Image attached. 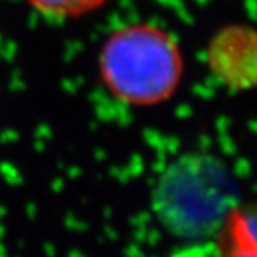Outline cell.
<instances>
[{
	"instance_id": "obj_3",
	"label": "cell",
	"mask_w": 257,
	"mask_h": 257,
	"mask_svg": "<svg viewBox=\"0 0 257 257\" xmlns=\"http://www.w3.org/2000/svg\"><path fill=\"white\" fill-rule=\"evenodd\" d=\"M207 67L220 85L234 92L257 87V29L230 24L219 29L207 44Z\"/></svg>"
},
{
	"instance_id": "obj_5",
	"label": "cell",
	"mask_w": 257,
	"mask_h": 257,
	"mask_svg": "<svg viewBox=\"0 0 257 257\" xmlns=\"http://www.w3.org/2000/svg\"><path fill=\"white\" fill-rule=\"evenodd\" d=\"M35 12L54 20H72L99 10L109 0H25Z\"/></svg>"
},
{
	"instance_id": "obj_2",
	"label": "cell",
	"mask_w": 257,
	"mask_h": 257,
	"mask_svg": "<svg viewBox=\"0 0 257 257\" xmlns=\"http://www.w3.org/2000/svg\"><path fill=\"white\" fill-rule=\"evenodd\" d=\"M225 176L212 161L186 159L171 167L157 184L154 197L157 215L184 235H202L219 230L235 205L227 202Z\"/></svg>"
},
{
	"instance_id": "obj_4",
	"label": "cell",
	"mask_w": 257,
	"mask_h": 257,
	"mask_svg": "<svg viewBox=\"0 0 257 257\" xmlns=\"http://www.w3.org/2000/svg\"><path fill=\"white\" fill-rule=\"evenodd\" d=\"M220 257H257V200L237 204L219 230Z\"/></svg>"
},
{
	"instance_id": "obj_1",
	"label": "cell",
	"mask_w": 257,
	"mask_h": 257,
	"mask_svg": "<svg viewBox=\"0 0 257 257\" xmlns=\"http://www.w3.org/2000/svg\"><path fill=\"white\" fill-rule=\"evenodd\" d=\"M97 69L114 99L131 107H156L176 95L186 60L169 30L134 22L109 34L99 50Z\"/></svg>"
}]
</instances>
